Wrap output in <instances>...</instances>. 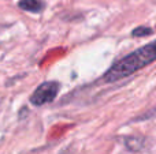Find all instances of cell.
<instances>
[{
  "mask_svg": "<svg viewBox=\"0 0 156 154\" xmlns=\"http://www.w3.org/2000/svg\"><path fill=\"white\" fill-rule=\"evenodd\" d=\"M156 59V44L149 42L148 45L141 46L137 51L129 53L116 62L107 72L104 74L103 81L107 83H112V82L121 81V79L130 76L132 74L140 71L141 68L147 67L148 64L154 63Z\"/></svg>",
  "mask_w": 156,
  "mask_h": 154,
  "instance_id": "cell-1",
  "label": "cell"
},
{
  "mask_svg": "<svg viewBox=\"0 0 156 154\" xmlns=\"http://www.w3.org/2000/svg\"><path fill=\"white\" fill-rule=\"evenodd\" d=\"M58 92H59V83L56 81H47L33 92V94L30 95V102L36 106L52 102L56 98Z\"/></svg>",
  "mask_w": 156,
  "mask_h": 154,
  "instance_id": "cell-2",
  "label": "cell"
},
{
  "mask_svg": "<svg viewBox=\"0 0 156 154\" xmlns=\"http://www.w3.org/2000/svg\"><path fill=\"white\" fill-rule=\"evenodd\" d=\"M19 8L27 12H41L45 8V3L43 0H19Z\"/></svg>",
  "mask_w": 156,
  "mask_h": 154,
  "instance_id": "cell-3",
  "label": "cell"
},
{
  "mask_svg": "<svg viewBox=\"0 0 156 154\" xmlns=\"http://www.w3.org/2000/svg\"><path fill=\"white\" fill-rule=\"evenodd\" d=\"M152 33H154V30H152L151 27L140 26V27H137V29L133 30L132 34L134 35V37H144V35H151Z\"/></svg>",
  "mask_w": 156,
  "mask_h": 154,
  "instance_id": "cell-4",
  "label": "cell"
}]
</instances>
